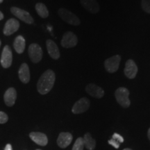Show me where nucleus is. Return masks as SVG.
I'll use <instances>...</instances> for the list:
<instances>
[{"label": "nucleus", "instance_id": "f03ea898", "mask_svg": "<svg viewBox=\"0 0 150 150\" xmlns=\"http://www.w3.org/2000/svg\"><path fill=\"white\" fill-rule=\"evenodd\" d=\"M129 91L127 88L120 87L115 92V99L118 104L123 108H128L131 104L130 99L129 98Z\"/></svg>", "mask_w": 150, "mask_h": 150}, {"label": "nucleus", "instance_id": "6ab92c4d", "mask_svg": "<svg viewBox=\"0 0 150 150\" xmlns=\"http://www.w3.org/2000/svg\"><path fill=\"white\" fill-rule=\"evenodd\" d=\"M26 42L25 40L22 35H18L15 39L13 42V47L15 50L18 54H22L25 49Z\"/></svg>", "mask_w": 150, "mask_h": 150}, {"label": "nucleus", "instance_id": "4468645a", "mask_svg": "<svg viewBox=\"0 0 150 150\" xmlns=\"http://www.w3.org/2000/svg\"><path fill=\"white\" fill-rule=\"evenodd\" d=\"M46 46L47 49V52L50 57L54 60L59 59L61 56L59 47L52 40H47L46 41Z\"/></svg>", "mask_w": 150, "mask_h": 150}, {"label": "nucleus", "instance_id": "5701e85b", "mask_svg": "<svg viewBox=\"0 0 150 150\" xmlns=\"http://www.w3.org/2000/svg\"><path fill=\"white\" fill-rule=\"evenodd\" d=\"M84 147V143L83 138L79 137L75 141L74 146H73L72 150H83Z\"/></svg>", "mask_w": 150, "mask_h": 150}, {"label": "nucleus", "instance_id": "393cba45", "mask_svg": "<svg viewBox=\"0 0 150 150\" xmlns=\"http://www.w3.org/2000/svg\"><path fill=\"white\" fill-rule=\"evenodd\" d=\"M8 120V115H7L4 112L0 111V124H4L6 122H7Z\"/></svg>", "mask_w": 150, "mask_h": 150}, {"label": "nucleus", "instance_id": "9d476101", "mask_svg": "<svg viewBox=\"0 0 150 150\" xmlns=\"http://www.w3.org/2000/svg\"><path fill=\"white\" fill-rule=\"evenodd\" d=\"M12 51L10 47L6 45L3 49L2 54L1 56V64L4 68H8L12 64L13 61Z\"/></svg>", "mask_w": 150, "mask_h": 150}, {"label": "nucleus", "instance_id": "bb28decb", "mask_svg": "<svg viewBox=\"0 0 150 150\" xmlns=\"http://www.w3.org/2000/svg\"><path fill=\"white\" fill-rule=\"evenodd\" d=\"M4 19V14L0 11V20H3Z\"/></svg>", "mask_w": 150, "mask_h": 150}, {"label": "nucleus", "instance_id": "39448f33", "mask_svg": "<svg viewBox=\"0 0 150 150\" xmlns=\"http://www.w3.org/2000/svg\"><path fill=\"white\" fill-rule=\"evenodd\" d=\"M77 36L72 31H67L64 33L61 41V45L64 48H72L77 45Z\"/></svg>", "mask_w": 150, "mask_h": 150}, {"label": "nucleus", "instance_id": "7c9ffc66", "mask_svg": "<svg viewBox=\"0 0 150 150\" xmlns=\"http://www.w3.org/2000/svg\"><path fill=\"white\" fill-rule=\"evenodd\" d=\"M1 40H0V47H1Z\"/></svg>", "mask_w": 150, "mask_h": 150}, {"label": "nucleus", "instance_id": "ddd939ff", "mask_svg": "<svg viewBox=\"0 0 150 150\" xmlns=\"http://www.w3.org/2000/svg\"><path fill=\"white\" fill-rule=\"evenodd\" d=\"M83 7L93 14H96L99 11V5L96 0H80Z\"/></svg>", "mask_w": 150, "mask_h": 150}, {"label": "nucleus", "instance_id": "b1692460", "mask_svg": "<svg viewBox=\"0 0 150 150\" xmlns=\"http://www.w3.org/2000/svg\"><path fill=\"white\" fill-rule=\"evenodd\" d=\"M141 6L145 12L150 14V0H142Z\"/></svg>", "mask_w": 150, "mask_h": 150}, {"label": "nucleus", "instance_id": "f3484780", "mask_svg": "<svg viewBox=\"0 0 150 150\" xmlns=\"http://www.w3.org/2000/svg\"><path fill=\"white\" fill-rule=\"evenodd\" d=\"M29 137L33 142L40 146H46L47 145L48 139L45 134L40 132H31Z\"/></svg>", "mask_w": 150, "mask_h": 150}, {"label": "nucleus", "instance_id": "20e7f679", "mask_svg": "<svg viewBox=\"0 0 150 150\" xmlns=\"http://www.w3.org/2000/svg\"><path fill=\"white\" fill-rule=\"evenodd\" d=\"M28 52L30 59L33 63H39L42 59V50L40 46L36 43H32L30 45Z\"/></svg>", "mask_w": 150, "mask_h": 150}, {"label": "nucleus", "instance_id": "7ed1b4c3", "mask_svg": "<svg viewBox=\"0 0 150 150\" xmlns=\"http://www.w3.org/2000/svg\"><path fill=\"white\" fill-rule=\"evenodd\" d=\"M58 13L63 21L71 24V25L79 26L81 24L79 18L74 13L66 8H61L58 11Z\"/></svg>", "mask_w": 150, "mask_h": 150}, {"label": "nucleus", "instance_id": "2eb2a0df", "mask_svg": "<svg viewBox=\"0 0 150 150\" xmlns=\"http://www.w3.org/2000/svg\"><path fill=\"white\" fill-rule=\"evenodd\" d=\"M72 141V135L68 132H62L57 139V144L60 147L65 148Z\"/></svg>", "mask_w": 150, "mask_h": 150}, {"label": "nucleus", "instance_id": "a211bd4d", "mask_svg": "<svg viewBox=\"0 0 150 150\" xmlns=\"http://www.w3.org/2000/svg\"><path fill=\"white\" fill-rule=\"evenodd\" d=\"M19 78L23 83H29L30 81V71L29 67L27 63H22L20 65L18 71Z\"/></svg>", "mask_w": 150, "mask_h": 150}, {"label": "nucleus", "instance_id": "6e6552de", "mask_svg": "<svg viewBox=\"0 0 150 150\" xmlns=\"http://www.w3.org/2000/svg\"><path fill=\"white\" fill-rule=\"evenodd\" d=\"M90 105H91V103H90L89 99L86 97H82L74 104L72 108V111L74 114L83 113L88 110Z\"/></svg>", "mask_w": 150, "mask_h": 150}, {"label": "nucleus", "instance_id": "f257e3e1", "mask_svg": "<svg viewBox=\"0 0 150 150\" xmlns=\"http://www.w3.org/2000/svg\"><path fill=\"white\" fill-rule=\"evenodd\" d=\"M56 75L53 70H46L39 79L37 83V90L41 95H46L52 89L55 83Z\"/></svg>", "mask_w": 150, "mask_h": 150}, {"label": "nucleus", "instance_id": "dca6fc26", "mask_svg": "<svg viewBox=\"0 0 150 150\" xmlns=\"http://www.w3.org/2000/svg\"><path fill=\"white\" fill-rule=\"evenodd\" d=\"M17 98V92L14 88H10L5 92L4 99L6 105L8 106H13L15 104Z\"/></svg>", "mask_w": 150, "mask_h": 150}, {"label": "nucleus", "instance_id": "c85d7f7f", "mask_svg": "<svg viewBox=\"0 0 150 150\" xmlns=\"http://www.w3.org/2000/svg\"><path fill=\"white\" fill-rule=\"evenodd\" d=\"M123 150H131V149H129V148H126V149H123Z\"/></svg>", "mask_w": 150, "mask_h": 150}, {"label": "nucleus", "instance_id": "f8f14e48", "mask_svg": "<svg viewBox=\"0 0 150 150\" xmlns=\"http://www.w3.org/2000/svg\"><path fill=\"white\" fill-rule=\"evenodd\" d=\"M86 91L91 96L97 99L102 98L104 95V90L99 86H97L96 84L94 83L88 84L86 87Z\"/></svg>", "mask_w": 150, "mask_h": 150}, {"label": "nucleus", "instance_id": "412c9836", "mask_svg": "<svg viewBox=\"0 0 150 150\" xmlns=\"http://www.w3.org/2000/svg\"><path fill=\"white\" fill-rule=\"evenodd\" d=\"M35 8L38 15L42 18H47L49 16V11L44 4L37 3Z\"/></svg>", "mask_w": 150, "mask_h": 150}, {"label": "nucleus", "instance_id": "1a4fd4ad", "mask_svg": "<svg viewBox=\"0 0 150 150\" xmlns=\"http://www.w3.org/2000/svg\"><path fill=\"white\" fill-rule=\"evenodd\" d=\"M138 70V67H137L135 61H133L132 59L127 60L125 63V70H124L125 76L130 79H133L136 76Z\"/></svg>", "mask_w": 150, "mask_h": 150}, {"label": "nucleus", "instance_id": "0eeeda50", "mask_svg": "<svg viewBox=\"0 0 150 150\" xmlns=\"http://www.w3.org/2000/svg\"><path fill=\"white\" fill-rule=\"evenodd\" d=\"M11 11L13 15H14L15 16L17 17L18 19H20L22 21L25 22V23L29 24L33 23V18L27 11L18 8V7H12L11 8Z\"/></svg>", "mask_w": 150, "mask_h": 150}, {"label": "nucleus", "instance_id": "cd10ccee", "mask_svg": "<svg viewBox=\"0 0 150 150\" xmlns=\"http://www.w3.org/2000/svg\"><path fill=\"white\" fill-rule=\"evenodd\" d=\"M147 136H148V138H149V140H150V128L149 129V130H148Z\"/></svg>", "mask_w": 150, "mask_h": 150}, {"label": "nucleus", "instance_id": "aec40b11", "mask_svg": "<svg viewBox=\"0 0 150 150\" xmlns=\"http://www.w3.org/2000/svg\"><path fill=\"white\" fill-rule=\"evenodd\" d=\"M84 146L87 148L88 150H93L96 146V141L92 137L91 134L90 133H87L84 135L83 138Z\"/></svg>", "mask_w": 150, "mask_h": 150}, {"label": "nucleus", "instance_id": "a878e982", "mask_svg": "<svg viewBox=\"0 0 150 150\" xmlns=\"http://www.w3.org/2000/svg\"><path fill=\"white\" fill-rule=\"evenodd\" d=\"M4 150H13L12 146L10 144H8V145H6V146Z\"/></svg>", "mask_w": 150, "mask_h": 150}, {"label": "nucleus", "instance_id": "2f4dec72", "mask_svg": "<svg viewBox=\"0 0 150 150\" xmlns=\"http://www.w3.org/2000/svg\"><path fill=\"white\" fill-rule=\"evenodd\" d=\"M36 150H41V149H36Z\"/></svg>", "mask_w": 150, "mask_h": 150}, {"label": "nucleus", "instance_id": "423d86ee", "mask_svg": "<svg viewBox=\"0 0 150 150\" xmlns=\"http://www.w3.org/2000/svg\"><path fill=\"white\" fill-rule=\"evenodd\" d=\"M121 57L120 55H115L108 58L104 61V67L106 70L109 73L117 72L120 66Z\"/></svg>", "mask_w": 150, "mask_h": 150}, {"label": "nucleus", "instance_id": "9b49d317", "mask_svg": "<svg viewBox=\"0 0 150 150\" xmlns=\"http://www.w3.org/2000/svg\"><path fill=\"white\" fill-rule=\"evenodd\" d=\"M20 27V23L16 19L11 18L6 22L4 28V34L6 35H11L16 32Z\"/></svg>", "mask_w": 150, "mask_h": 150}, {"label": "nucleus", "instance_id": "4be33fe9", "mask_svg": "<svg viewBox=\"0 0 150 150\" xmlns=\"http://www.w3.org/2000/svg\"><path fill=\"white\" fill-rule=\"evenodd\" d=\"M123 142V137L121 136L120 134H117V133H115V134L112 135L111 139L108 140V143L110 145H112V147L116 148V149H118L120 147V144L122 143Z\"/></svg>", "mask_w": 150, "mask_h": 150}, {"label": "nucleus", "instance_id": "c756f323", "mask_svg": "<svg viewBox=\"0 0 150 150\" xmlns=\"http://www.w3.org/2000/svg\"><path fill=\"white\" fill-rule=\"evenodd\" d=\"M3 2V0H0V4L2 3Z\"/></svg>", "mask_w": 150, "mask_h": 150}]
</instances>
